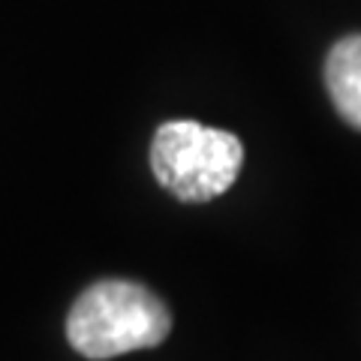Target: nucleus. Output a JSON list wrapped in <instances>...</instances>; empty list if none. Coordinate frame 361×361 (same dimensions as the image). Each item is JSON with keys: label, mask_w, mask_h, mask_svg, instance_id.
I'll use <instances>...</instances> for the list:
<instances>
[{"label": "nucleus", "mask_w": 361, "mask_h": 361, "mask_svg": "<svg viewBox=\"0 0 361 361\" xmlns=\"http://www.w3.org/2000/svg\"><path fill=\"white\" fill-rule=\"evenodd\" d=\"M172 331L166 304L130 280H99L87 286L66 316V341L85 358H115L160 346Z\"/></svg>", "instance_id": "1"}, {"label": "nucleus", "mask_w": 361, "mask_h": 361, "mask_svg": "<svg viewBox=\"0 0 361 361\" xmlns=\"http://www.w3.org/2000/svg\"><path fill=\"white\" fill-rule=\"evenodd\" d=\"M325 87L349 127L361 130V33L343 37L325 61Z\"/></svg>", "instance_id": "3"}, {"label": "nucleus", "mask_w": 361, "mask_h": 361, "mask_svg": "<svg viewBox=\"0 0 361 361\" xmlns=\"http://www.w3.org/2000/svg\"><path fill=\"white\" fill-rule=\"evenodd\" d=\"M241 163L238 135L196 121H169L151 142L154 178L180 202L217 199L235 184Z\"/></svg>", "instance_id": "2"}]
</instances>
